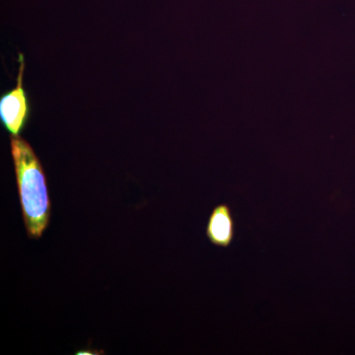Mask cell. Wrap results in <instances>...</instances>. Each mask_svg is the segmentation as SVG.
Returning <instances> with one entry per match:
<instances>
[{
    "mask_svg": "<svg viewBox=\"0 0 355 355\" xmlns=\"http://www.w3.org/2000/svg\"><path fill=\"white\" fill-rule=\"evenodd\" d=\"M11 154L26 231L31 239H39L51 214L46 174L38 156L22 137H11Z\"/></svg>",
    "mask_w": 355,
    "mask_h": 355,
    "instance_id": "1",
    "label": "cell"
},
{
    "mask_svg": "<svg viewBox=\"0 0 355 355\" xmlns=\"http://www.w3.org/2000/svg\"><path fill=\"white\" fill-rule=\"evenodd\" d=\"M19 62L16 87L0 98V120L11 137H20L30 118L29 99L23 87L24 58L22 53H20Z\"/></svg>",
    "mask_w": 355,
    "mask_h": 355,
    "instance_id": "2",
    "label": "cell"
},
{
    "mask_svg": "<svg viewBox=\"0 0 355 355\" xmlns=\"http://www.w3.org/2000/svg\"><path fill=\"white\" fill-rule=\"evenodd\" d=\"M236 224L232 209L228 203L217 205L207 220L205 234L214 246L229 248L234 241Z\"/></svg>",
    "mask_w": 355,
    "mask_h": 355,
    "instance_id": "3",
    "label": "cell"
}]
</instances>
